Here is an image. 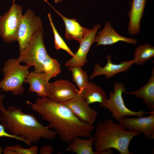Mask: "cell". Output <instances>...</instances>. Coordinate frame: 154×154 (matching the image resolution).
<instances>
[{
	"label": "cell",
	"instance_id": "cell-1",
	"mask_svg": "<svg viewBox=\"0 0 154 154\" xmlns=\"http://www.w3.org/2000/svg\"><path fill=\"white\" fill-rule=\"evenodd\" d=\"M26 103L47 122L48 127L54 130L60 139L66 144L77 137L89 138L92 136L95 127L93 125L81 121L68 107L56 102L48 97L37 98L32 103Z\"/></svg>",
	"mask_w": 154,
	"mask_h": 154
},
{
	"label": "cell",
	"instance_id": "cell-2",
	"mask_svg": "<svg viewBox=\"0 0 154 154\" xmlns=\"http://www.w3.org/2000/svg\"><path fill=\"white\" fill-rule=\"evenodd\" d=\"M4 98L0 92V123L8 133L21 137L30 146L41 138H55L56 132L40 123L34 114L25 113L14 106L6 109L3 104Z\"/></svg>",
	"mask_w": 154,
	"mask_h": 154
},
{
	"label": "cell",
	"instance_id": "cell-3",
	"mask_svg": "<svg viewBox=\"0 0 154 154\" xmlns=\"http://www.w3.org/2000/svg\"><path fill=\"white\" fill-rule=\"evenodd\" d=\"M94 136L95 154L107 149H114L120 154H131L129 150L130 142L139 132L125 129L111 118L98 123Z\"/></svg>",
	"mask_w": 154,
	"mask_h": 154
},
{
	"label": "cell",
	"instance_id": "cell-4",
	"mask_svg": "<svg viewBox=\"0 0 154 154\" xmlns=\"http://www.w3.org/2000/svg\"><path fill=\"white\" fill-rule=\"evenodd\" d=\"M18 58H11L6 60L2 68L4 78L0 81V89L13 95H22L24 92L23 84L29 74L30 66L21 65Z\"/></svg>",
	"mask_w": 154,
	"mask_h": 154
},
{
	"label": "cell",
	"instance_id": "cell-5",
	"mask_svg": "<svg viewBox=\"0 0 154 154\" xmlns=\"http://www.w3.org/2000/svg\"><path fill=\"white\" fill-rule=\"evenodd\" d=\"M42 28L38 30L33 35L25 48L20 51L18 58L19 62L34 68V71L43 72V64L48 55L43 42Z\"/></svg>",
	"mask_w": 154,
	"mask_h": 154
},
{
	"label": "cell",
	"instance_id": "cell-6",
	"mask_svg": "<svg viewBox=\"0 0 154 154\" xmlns=\"http://www.w3.org/2000/svg\"><path fill=\"white\" fill-rule=\"evenodd\" d=\"M126 91L123 84L115 82L114 84V90L110 92L109 98L100 104V107L109 110L113 118L118 122L125 116L141 117L151 112L142 110L135 112L129 109L125 104L122 96Z\"/></svg>",
	"mask_w": 154,
	"mask_h": 154
},
{
	"label": "cell",
	"instance_id": "cell-7",
	"mask_svg": "<svg viewBox=\"0 0 154 154\" xmlns=\"http://www.w3.org/2000/svg\"><path fill=\"white\" fill-rule=\"evenodd\" d=\"M22 11V6L15 3L0 16V36L4 41L9 43L17 41Z\"/></svg>",
	"mask_w": 154,
	"mask_h": 154
},
{
	"label": "cell",
	"instance_id": "cell-8",
	"mask_svg": "<svg viewBox=\"0 0 154 154\" xmlns=\"http://www.w3.org/2000/svg\"><path fill=\"white\" fill-rule=\"evenodd\" d=\"M42 26L40 18L35 15L33 10L29 9L26 11L22 15L17 34L19 51L25 48L34 34Z\"/></svg>",
	"mask_w": 154,
	"mask_h": 154
},
{
	"label": "cell",
	"instance_id": "cell-9",
	"mask_svg": "<svg viewBox=\"0 0 154 154\" xmlns=\"http://www.w3.org/2000/svg\"><path fill=\"white\" fill-rule=\"evenodd\" d=\"M146 116H125L118 122L126 129L142 133L148 139H154V111Z\"/></svg>",
	"mask_w": 154,
	"mask_h": 154
},
{
	"label": "cell",
	"instance_id": "cell-10",
	"mask_svg": "<svg viewBox=\"0 0 154 154\" xmlns=\"http://www.w3.org/2000/svg\"><path fill=\"white\" fill-rule=\"evenodd\" d=\"M62 104L69 108L82 122L93 125L96 121L98 115L97 112L90 107L79 92L74 98Z\"/></svg>",
	"mask_w": 154,
	"mask_h": 154
},
{
	"label": "cell",
	"instance_id": "cell-11",
	"mask_svg": "<svg viewBox=\"0 0 154 154\" xmlns=\"http://www.w3.org/2000/svg\"><path fill=\"white\" fill-rule=\"evenodd\" d=\"M78 92V89L71 82L60 79L50 83L48 97L56 102L62 103L74 98Z\"/></svg>",
	"mask_w": 154,
	"mask_h": 154
},
{
	"label": "cell",
	"instance_id": "cell-12",
	"mask_svg": "<svg viewBox=\"0 0 154 154\" xmlns=\"http://www.w3.org/2000/svg\"><path fill=\"white\" fill-rule=\"evenodd\" d=\"M101 27L100 24H96L93 28L89 29L84 37L79 43V48L74 56L66 61L65 66H83L87 63V56L98 30Z\"/></svg>",
	"mask_w": 154,
	"mask_h": 154
},
{
	"label": "cell",
	"instance_id": "cell-13",
	"mask_svg": "<svg viewBox=\"0 0 154 154\" xmlns=\"http://www.w3.org/2000/svg\"><path fill=\"white\" fill-rule=\"evenodd\" d=\"M106 59V64L103 67L98 63L95 64L91 74L88 77L89 79L92 80L102 75H104L106 79L111 78L118 74L126 71L133 64V60L123 61L118 64L114 63L110 55L107 56Z\"/></svg>",
	"mask_w": 154,
	"mask_h": 154
},
{
	"label": "cell",
	"instance_id": "cell-14",
	"mask_svg": "<svg viewBox=\"0 0 154 154\" xmlns=\"http://www.w3.org/2000/svg\"><path fill=\"white\" fill-rule=\"evenodd\" d=\"M120 41L134 45L137 44L138 43L137 40L135 39L125 37L119 34L108 21L106 22L103 29L96 35L94 40V42L97 43L96 46L111 45Z\"/></svg>",
	"mask_w": 154,
	"mask_h": 154
},
{
	"label": "cell",
	"instance_id": "cell-15",
	"mask_svg": "<svg viewBox=\"0 0 154 154\" xmlns=\"http://www.w3.org/2000/svg\"><path fill=\"white\" fill-rule=\"evenodd\" d=\"M49 80L44 72L33 71L29 72L24 82L29 84V92L36 93L39 97H48Z\"/></svg>",
	"mask_w": 154,
	"mask_h": 154
},
{
	"label": "cell",
	"instance_id": "cell-16",
	"mask_svg": "<svg viewBox=\"0 0 154 154\" xmlns=\"http://www.w3.org/2000/svg\"><path fill=\"white\" fill-rule=\"evenodd\" d=\"M147 0H132L129 3L130 10L128 16L129 21L127 27L130 34L135 35L139 33L140 22L144 12Z\"/></svg>",
	"mask_w": 154,
	"mask_h": 154
},
{
	"label": "cell",
	"instance_id": "cell-17",
	"mask_svg": "<svg viewBox=\"0 0 154 154\" xmlns=\"http://www.w3.org/2000/svg\"><path fill=\"white\" fill-rule=\"evenodd\" d=\"M43 0L52 7L63 20L65 25V38L69 40H76L80 43L89 29L82 27L75 19H70L64 17L54 8L47 0Z\"/></svg>",
	"mask_w": 154,
	"mask_h": 154
},
{
	"label": "cell",
	"instance_id": "cell-18",
	"mask_svg": "<svg viewBox=\"0 0 154 154\" xmlns=\"http://www.w3.org/2000/svg\"><path fill=\"white\" fill-rule=\"evenodd\" d=\"M151 76L147 83L138 90L125 93L141 98L151 112L154 111V68L151 71Z\"/></svg>",
	"mask_w": 154,
	"mask_h": 154
},
{
	"label": "cell",
	"instance_id": "cell-19",
	"mask_svg": "<svg viewBox=\"0 0 154 154\" xmlns=\"http://www.w3.org/2000/svg\"><path fill=\"white\" fill-rule=\"evenodd\" d=\"M79 93L89 105L96 103L100 104L108 98L106 92L101 87L92 82H89Z\"/></svg>",
	"mask_w": 154,
	"mask_h": 154
},
{
	"label": "cell",
	"instance_id": "cell-20",
	"mask_svg": "<svg viewBox=\"0 0 154 154\" xmlns=\"http://www.w3.org/2000/svg\"><path fill=\"white\" fill-rule=\"evenodd\" d=\"M94 141V136L87 139L76 138L68 144L67 151L76 154H95L93 149Z\"/></svg>",
	"mask_w": 154,
	"mask_h": 154
},
{
	"label": "cell",
	"instance_id": "cell-21",
	"mask_svg": "<svg viewBox=\"0 0 154 154\" xmlns=\"http://www.w3.org/2000/svg\"><path fill=\"white\" fill-rule=\"evenodd\" d=\"M154 57V46L148 43L141 44L134 50L133 64L142 65Z\"/></svg>",
	"mask_w": 154,
	"mask_h": 154
},
{
	"label": "cell",
	"instance_id": "cell-22",
	"mask_svg": "<svg viewBox=\"0 0 154 154\" xmlns=\"http://www.w3.org/2000/svg\"><path fill=\"white\" fill-rule=\"evenodd\" d=\"M68 69L72 73L73 80L78 87L79 92H81L89 82L86 72L80 66L68 67Z\"/></svg>",
	"mask_w": 154,
	"mask_h": 154
},
{
	"label": "cell",
	"instance_id": "cell-23",
	"mask_svg": "<svg viewBox=\"0 0 154 154\" xmlns=\"http://www.w3.org/2000/svg\"><path fill=\"white\" fill-rule=\"evenodd\" d=\"M43 72L49 80L61 72L60 65L57 60L49 55L43 63Z\"/></svg>",
	"mask_w": 154,
	"mask_h": 154
},
{
	"label": "cell",
	"instance_id": "cell-24",
	"mask_svg": "<svg viewBox=\"0 0 154 154\" xmlns=\"http://www.w3.org/2000/svg\"><path fill=\"white\" fill-rule=\"evenodd\" d=\"M47 17L53 32L55 48L57 50H63L66 52L72 57L74 56L75 54L67 45L55 27L50 13L48 14Z\"/></svg>",
	"mask_w": 154,
	"mask_h": 154
},
{
	"label": "cell",
	"instance_id": "cell-25",
	"mask_svg": "<svg viewBox=\"0 0 154 154\" xmlns=\"http://www.w3.org/2000/svg\"><path fill=\"white\" fill-rule=\"evenodd\" d=\"M7 147L13 150L16 154H37L38 147L33 145L29 148H24L19 144L13 146H7Z\"/></svg>",
	"mask_w": 154,
	"mask_h": 154
},
{
	"label": "cell",
	"instance_id": "cell-26",
	"mask_svg": "<svg viewBox=\"0 0 154 154\" xmlns=\"http://www.w3.org/2000/svg\"><path fill=\"white\" fill-rule=\"evenodd\" d=\"M7 137L21 141L27 144V143L21 137L14 136L8 133L0 123V137Z\"/></svg>",
	"mask_w": 154,
	"mask_h": 154
},
{
	"label": "cell",
	"instance_id": "cell-27",
	"mask_svg": "<svg viewBox=\"0 0 154 154\" xmlns=\"http://www.w3.org/2000/svg\"><path fill=\"white\" fill-rule=\"evenodd\" d=\"M54 151L52 147L49 145L42 146L40 148V154H52Z\"/></svg>",
	"mask_w": 154,
	"mask_h": 154
},
{
	"label": "cell",
	"instance_id": "cell-28",
	"mask_svg": "<svg viewBox=\"0 0 154 154\" xmlns=\"http://www.w3.org/2000/svg\"><path fill=\"white\" fill-rule=\"evenodd\" d=\"M3 153L4 154H16L15 152L13 150L7 147L3 149Z\"/></svg>",
	"mask_w": 154,
	"mask_h": 154
},
{
	"label": "cell",
	"instance_id": "cell-29",
	"mask_svg": "<svg viewBox=\"0 0 154 154\" xmlns=\"http://www.w3.org/2000/svg\"><path fill=\"white\" fill-rule=\"evenodd\" d=\"M113 152L112 149H105L99 153L98 154H112Z\"/></svg>",
	"mask_w": 154,
	"mask_h": 154
},
{
	"label": "cell",
	"instance_id": "cell-30",
	"mask_svg": "<svg viewBox=\"0 0 154 154\" xmlns=\"http://www.w3.org/2000/svg\"><path fill=\"white\" fill-rule=\"evenodd\" d=\"M63 0H54V2L56 3H57L61 2Z\"/></svg>",
	"mask_w": 154,
	"mask_h": 154
},
{
	"label": "cell",
	"instance_id": "cell-31",
	"mask_svg": "<svg viewBox=\"0 0 154 154\" xmlns=\"http://www.w3.org/2000/svg\"><path fill=\"white\" fill-rule=\"evenodd\" d=\"M3 150L2 148L0 147V154L1 153L2 151H3Z\"/></svg>",
	"mask_w": 154,
	"mask_h": 154
},
{
	"label": "cell",
	"instance_id": "cell-32",
	"mask_svg": "<svg viewBox=\"0 0 154 154\" xmlns=\"http://www.w3.org/2000/svg\"><path fill=\"white\" fill-rule=\"evenodd\" d=\"M13 4L15 3L16 0H12Z\"/></svg>",
	"mask_w": 154,
	"mask_h": 154
}]
</instances>
